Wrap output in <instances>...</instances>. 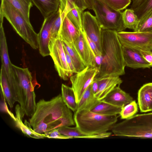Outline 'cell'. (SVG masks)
<instances>
[{
	"instance_id": "836d02e7",
	"label": "cell",
	"mask_w": 152,
	"mask_h": 152,
	"mask_svg": "<svg viewBox=\"0 0 152 152\" xmlns=\"http://www.w3.org/2000/svg\"><path fill=\"white\" fill-rule=\"evenodd\" d=\"M109 7L121 11L126 8L130 4L131 0H99Z\"/></svg>"
},
{
	"instance_id": "e0dca14e",
	"label": "cell",
	"mask_w": 152,
	"mask_h": 152,
	"mask_svg": "<svg viewBox=\"0 0 152 152\" xmlns=\"http://www.w3.org/2000/svg\"><path fill=\"white\" fill-rule=\"evenodd\" d=\"M95 79L98 81L99 88L94 96L99 100H102L115 88L120 86L122 82L118 76H108Z\"/></svg>"
},
{
	"instance_id": "74e56055",
	"label": "cell",
	"mask_w": 152,
	"mask_h": 152,
	"mask_svg": "<svg viewBox=\"0 0 152 152\" xmlns=\"http://www.w3.org/2000/svg\"><path fill=\"white\" fill-rule=\"evenodd\" d=\"M1 102H0V110L2 112H5L8 114L13 120L14 121L15 120V117L13 114L10 111L7 104L6 102V99L3 93L1 91Z\"/></svg>"
},
{
	"instance_id": "603a6c76",
	"label": "cell",
	"mask_w": 152,
	"mask_h": 152,
	"mask_svg": "<svg viewBox=\"0 0 152 152\" xmlns=\"http://www.w3.org/2000/svg\"><path fill=\"white\" fill-rule=\"evenodd\" d=\"M100 101L94 96L91 84L85 91L77 103L76 111L85 110H91Z\"/></svg>"
},
{
	"instance_id": "1f68e13d",
	"label": "cell",
	"mask_w": 152,
	"mask_h": 152,
	"mask_svg": "<svg viewBox=\"0 0 152 152\" xmlns=\"http://www.w3.org/2000/svg\"><path fill=\"white\" fill-rule=\"evenodd\" d=\"M83 12L77 7L70 9L66 15L73 24L80 31H83L82 26V14Z\"/></svg>"
},
{
	"instance_id": "d6986e66",
	"label": "cell",
	"mask_w": 152,
	"mask_h": 152,
	"mask_svg": "<svg viewBox=\"0 0 152 152\" xmlns=\"http://www.w3.org/2000/svg\"><path fill=\"white\" fill-rule=\"evenodd\" d=\"M130 94L121 89L120 86L115 88L102 101L114 106L122 108L133 101Z\"/></svg>"
},
{
	"instance_id": "3957f363",
	"label": "cell",
	"mask_w": 152,
	"mask_h": 152,
	"mask_svg": "<svg viewBox=\"0 0 152 152\" xmlns=\"http://www.w3.org/2000/svg\"><path fill=\"white\" fill-rule=\"evenodd\" d=\"M12 66L17 81L13 94L15 99L25 114L31 117L35 111L37 103L34 91L35 86L31 73L28 68H21L13 64Z\"/></svg>"
},
{
	"instance_id": "83f0119b",
	"label": "cell",
	"mask_w": 152,
	"mask_h": 152,
	"mask_svg": "<svg viewBox=\"0 0 152 152\" xmlns=\"http://www.w3.org/2000/svg\"><path fill=\"white\" fill-rule=\"evenodd\" d=\"M62 42L64 48L71 57L77 73L83 70L86 66L73 46Z\"/></svg>"
},
{
	"instance_id": "b9f144b4",
	"label": "cell",
	"mask_w": 152,
	"mask_h": 152,
	"mask_svg": "<svg viewBox=\"0 0 152 152\" xmlns=\"http://www.w3.org/2000/svg\"><path fill=\"white\" fill-rule=\"evenodd\" d=\"M102 60V54L95 56L94 67L99 70Z\"/></svg>"
},
{
	"instance_id": "ab89813d",
	"label": "cell",
	"mask_w": 152,
	"mask_h": 152,
	"mask_svg": "<svg viewBox=\"0 0 152 152\" xmlns=\"http://www.w3.org/2000/svg\"><path fill=\"white\" fill-rule=\"evenodd\" d=\"M64 48L67 63L69 68L71 75L72 76L74 73L75 74L77 73V72L70 57L64 47Z\"/></svg>"
},
{
	"instance_id": "f1b7e54d",
	"label": "cell",
	"mask_w": 152,
	"mask_h": 152,
	"mask_svg": "<svg viewBox=\"0 0 152 152\" xmlns=\"http://www.w3.org/2000/svg\"><path fill=\"white\" fill-rule=\"evenodd\" d=\"M122 17L126 28L132 29L134 31L137 28L139 20L134 10L131 8L126 9L122 12Z\"/></svg>"
},
{
	"instance_id": "f35d334b",
	"label": "cell",
	"mask_w": 152,
	"mask_h": 152,
	"mask_svg": "<svg viewBox=\"0 0 152 152\" xmlns=\"http://www.w3.org/2000/svg\"><path fill=\"white\" fill-rule=\"evenodd\" d=\"M84 34L86 38L87 41L90 48L94 54V57L96 56L102 55V54L101 52L99 50L95 43L89 38L88 36H87L85 33Z\"/></svg>"
},
{
	"instance_id": "4dcf8cb0",
	"label": "cell",
	"mask_w": 152,
	"mask_h": 152,
	"mask_svg": "<svg viewBox=\"0 0 152 152\" xmlns=\"http://www.w3.org/2000/svg\"><path fill=\"white\" fill-rule=\"evenodd\" d=\"M135 31L152 32V10L139 20Z\"/></svg>"
},
{
	"instance_id": "9c48e42d",
	"label": "cell",
	"mask_w": 152,
	"mask_h": 152,
	"mask_svg": "<svg viewBox=\"0 0 152 152\" xmlns=\"http://www.w3.org/2000/svg\"><path fill=\"white\" fill-rule=\"evenodd\" d=\"M99 72L96 68L87 66L83 70L70 77L72 88L74 91L77 103L95 79Z\"/></svg>"
},
{
	"instance_id": "7bdbcfd3",
	"label": "cell",
	"mask_w": 152,
	"mask_h": 152,
	"mask_svg": "<svg viewBox=\"0 0 152 152\" xmlns=\"http://www.w3.org/2000/svg\"><path fill=\"white\" fill-rule=\"evenodd\" d=\"M132 3L131 5V9L134 10L142 4L145 0H132Z\"/></svg>"
},
{
	"instance_id": "8d00e7d4",
	"label": "cell",
	"mask_w": 152,
	"mask_h": 152,
	"mask_svg": "<svg viewBox=\"0 0 152 152\" xmlns=\"http://www.w3.org/2000/svg\"><path fill=\"white\" fill-rule=\"evenodd\" d=\"M46 137L49 138L59 139H72V137L64 135L61 134L58 131V129H54L44 133Z\"/></svg>"
},
{
	"instance_id": "30bf717a",
	"label": "cell",
	"mask_w": 152,
	"mask_h": 152,
	"mask_svg": "<svg viewBox=\"0 0 152 152\" xmlns=\"http://www.w3.org/2000/svg\"><path fill=\"white\" fill-rule=\"evenodd\" d=\"M49 49L50 56L59 76L64 80H67L72 75L67 63L62 41L58 37L50 42Z\"/></svg>"
},
{
	"instance_id": "8fae6325",
	"label": "cell",
	"mask_w": 152,
	"mask_h": 152,
	"mask_svg": "<svg viewBox=\"0 0 152 152\" xmlns=\"http://www.w3.org/2000/svg\"><path fill=\"white\" fill-rule=\"evenodd\" d=\"M0 50L1 66L4 69L13 95L17 85V81L12 69V64L9 58L3 24H0Z\"/></svg>"
},
{
	"instance_id": "d4e9b609",
	"label": "cell",
	"mask_w": 152,
	"mask_h": 152,
	"mask_svg": "<svg viewBox=\"0 0 152 152\" xmlns=\"http://www.w3.org/2000/svg\"><path fill=\"white\" fill-rule=\"evenodd\" d=\"M18 11L26 21L31 24L30 20V12L33 5L31 0H6Z\"/></svg>"
},
{
	"instance_id": "4fadbf2b",
	"label": "cell",
	"mask_w": 152,
	"mask_h": 152,
	"mask_svg": "<svg viewBox=\"0 0 152 152\" xmlns=\"http://www.w3.org/2000/svg\"><path fill=\"white\" fill-rule=\"evenodd\" d=\"M58 14V12L54 13L44 18L38 34L39 49L43 57L50 55L49 45L51 30L53 24Z\"/></svg>"
},
{
	"instance_id": "484cf974",
	"label": "cell",
	"mask_w": 152,
	"mask_h": 152,
	"mask_svg": "<svg viewBox=\"0 0 152 152\" xmlns=\"http://www.w3.org/2000/svg\"><path fill=\"white\" fill-rule=\"evenodd\" d=\"M122 108L100 100L91 111L101 115H113L120 114Z\"/></svg>"
},
{
	"instance_id": "d6a6232c",
	"label": "cell",
	"mask_w": 152,
	"mask_h": 152,
	"mask_svg": "<svg viewBox=\"0 0 152 152\" xmlns=\"http://www.w3.org/2000/svg\"><path fill=\"white\" fill-rule=\"evenodd\" d=\"M138 111L137 104L135 100L122 108L120 115L121 119H126L134 115Z\"/></svg>"
},
{
	"instance_id": "f546056e",
	"label": "cell",
	"mask_w": 152,
	"mask_h": 152,
	"mask_svg": "<svg viewBox=\"0 0 152 152\" xmlns=\"http://www.w3.org/2000/svg\"><path fill=\"white\" fill-rule=\"evenodd\" d=\"M58 9L66 13L70 9L77 7L83 12L86 9V6L83 0H59Z\"/></svg>"
},
{
	"instance_id": "9a60e30c",
	"label": "cell",
	"mask_w": 152,
	"mask_h": 152,
	"mask_svg": "<svg viewBox=\"0 0 152 152\" xmlns=\"http://www.w3.org/2000/svg\"><path fill=\"white\" fill-rule=\"evenodd\" d=\"M60 11L62 16V22L58 37L67 44L73 45L80 36L81 31L71 22L66 13Z\"/></svg>"
},
{
	"instance_id": "ba28073f",
	"label": "cell",
	"mask_w": 152,
	"mask_h": 152,
	"mask_svg": "<svg viewBox=\"0 0 152 152\" xmlns=\"http://www.w3.org/2000/svg\"><path fill=\"white\" fill-rule=\"evenodd\" d=\"M117 34L121 45L138 50L151 51L152 32L122 31L117 32Z\"/></svg>"
},
{
	"instance_id": "7dc6e473",
	"label": "cell",
	"mask_w": 152,
	"mask_h": 152,
	"mask_svg": "<svg viewBox=\"0 0 152 152\" xmlns=\"http://www.w3.org/2000/svg\"></svg>"
},
{
	"instance_id": "60d3db41",
	"label": "cell",
	"mask_w": 152,
	"mask_h": 152,
	"mask_svg": "<svg viewBox=\"0 0 152 152\" xmlns=\"http://www.w3.org/2000/svg\"><path fill=\"white\" fill-rule=\"evenodd\" d=\"M144 59L152 66V51L150 50H139Z\"/></svg>"
},
{
	"instance_id": "44dd1931",
	"label": "cell",
	"mask_w": 152,
	"mask_h": 152,
	"mask_svg": "<svg viewBox=\"0 0 152 152\" xmlns=\"http://www.w3.org/2000/svg\"><path fill=\"white\" fill-rule=\"evenodd\" d=\"M58 130L61 134L72 137L73 138L102 139L107 138L112 135L111 132H108L97 134H87L80 131L76 126L74 127L63 126L58 128Z\"/></svg>"
},
{
	"instance_id": "8992f818",
	"label": "cell",
	"mask_w": 152,
	"mask_h": 152,
	"mask_svg": "<svg viewBox=\"0 0 152 152\" xmlns=\"http://www.w3.org/2000/svg\"><path fill=\"white\" fill-rule=\"evenodd\" d=\"M0 14L8 21L16 33L33 49L39 48L38 34L23 16L6 0H1Z\"/></svg>"
},
{
	"instance_id": "ffe728a7",
	"label": "cell",
	"mask_w": 152,
	"mask_h": 152,
	"mask_svg": "<svg viewBox=\"0 0 152 152\" xmlns=\"http://www.w3.org/2000/svg\"><path fill=\"white\" fill-rule=\"evenodd\" d=\"M137 99L141 112L152 111V83L145 84L140 88Z\"/></svg>"
},
{
	"instance_id": "5b68a950",
	"label": "cell",
	"mask_w": 152,
	"mask_h": 152,
	"mask_svg": "<svg viewBox=\"0 0 152 152\" xmlns=\"http://www.w3.org/2000/svg\"><path fill=\"white\" fill-rule=\"evenodd\" d=\"M111 130L115 136L152 138V112L135 115L116 123Z\"/></svg>"
},
{
	"instance_id": "6da1fadb",
	"label": "cell",
	"mask_w": 152,
	"mask_h": 152,
	"mask_svg": "<svg viewBox=\"0 0 152 152\" xmlns=\"http://www.w3.org/2000/svg\"><path fill=\"white\" fill-rule=\"evenodd\" d=\"M29 122L33 130L39 134L75 124L71 110L66 105L61 94L49 100H39Z\"/></svg>"
},
{
	"instance_id": "277c9868",
	"label": "cell",
	"mask_w": 152,
	"mask_h": 152,
	"mask_svg": "<svg viewBox=\"0 0 152 152\" xmlns=\"http://www.w3.org/2000/svg\"><path fill=\"white\" fill-rule=\"evenodd\" d=\"M118 117L117 115H102L86 110L75 112L73 116L76 126L89 135L100 134L111 130Z\"/></svg>"
},
{
	"instance_id": "f6af8a7d",
	"label": "cell",
	"mask_w": 152,
	"mask_h": 152,
	"mask_svg": "<svg viewBox=\"0 0 152 152\" xmlns=\"http://www.w3.org/2000/svg\"><path fill=\"white\" fill-rule=\"evenodd\" d=\"M87 8L90 10L93 9L94 0H83Z\"/></svg>"
},
{
	"instance_id": "ee69618b",
	"label": "cell",
	"mask_w": 152,
	"mask_h": 152,
	"mask_svg": "<svg viewBox=\"0 0 152 152\" xmlns=\"http://www.w3.org/2000/svg\"><path fill=\"white\" fill-rule=\"evenodd\" d=\"M91 85L93 92L95 95L97 92L99 88V84L97 80L95 79Z\"/></svg>"
},
{
	"instance_id": "7c38bea8",
	"label": "cell",
	"mask_w": 152,
	"mask_h": 152,
	"mask_svg": "<svg viewBox=\"0 0 152 152\" xmlns=\"http://www.w3.org/2000/svg\"><path fill=\"white\" fill-rule=\"evenodd\" d=\"M82 19L83 31L95 43L101 52L102 29L95 16L86 11L83 13Z\"/></svg>"
},
{
	"instance_id": "bcb514c9",
	"label": "cell",
	"mask_w": 152,
	"mask_h": 152,
	"mask_svg": "<svg viewBox=\"0 0 152 152\" xmlns=\"http://www.w3.org/2000/svg\"><path fill=\"white\" fill-rule=\"evenodd\" d=\"M151 51H152V50H151Z\"/></svg>"
},
{
	"instance_id": "4316f807",
	"label": "cell",
	"mask_w": 152,
	"mask_h": 152,
	"mask_svg": "<svg viewBox=\"0 0 152 152\" xmlns=\"http://www.w3.org/2000/svg\"><path fill=\"white\" fill-rule=\"evenodd\" d=\"M61 96L66 106L72 111H76L77 103L72 88L62 84L61 87Z\"/></svg>"
},
{
	"instance_id": "7a4b0ae2",
	"label": "cell",
	"mask_w": 152,
	"mask_h": 152,
	"mask_svg": "<svg viewBox=\"0 0 152 152\" xmlns=\"http://www.w3.org/2000/svg\"><path fill=\"white\" fill-rule=\"evenodd\" d=\"M101 52L102 62L95 79L125 74L126 65L117 32L102 29Z\"/></svg>"
},
{
	"instance_id": "52a82bcc",
	"label": "cell",
	"mask_w": 152,
	"mask_h": 152,
	"mask_svg": "<svg viewBox=\"0 0 152 152\" xmlns=\"http://www.w3.org/2000/svg\"><path fill=\"white\" fill-rule=\"evenodd\" d=\"M93 10L102 29L118 32L126 29L121 11L109 7L99 0H94Z\"/></svg>"
},
{
	"instance_id": "7402d4cb",
	"label": "cell",
	"mask_w": 152,
	"mask_h": 152,
	"mask_svg": "<svg viewBox=\"0 0 152 152\" xmlns=\"http://www.w3.org/2000/svg\"><path fill=\"white\" fill-rule=\"evenodd\" d=\"M33 4L39 9L45 18L57 12L59 5V0H31Z\"/></svg>"
},
{
	"instance_id": "d590c367",
	"label": "cell",
	"mask_w": 152,
	"mask_h": 152,
	"mask_svg": "<svg viewBox=\"0 0 152 152\" xmlns=\"http://www.w3.org/2000/svg\"><path fill=\"white\" fill-rule=\"evenodd\" d=\"M58 15L52 26L50 42L54 40L58 37L59 33L62 22V16L60 11L58 10Z\"/></svg>"
},
{
	"instance_id": "5bb4252c",
	"label": "cell",
	"mask_w": 152,
	"mask_h": 152,
	"mask_svg": "<svg viewBox=\"0 0 152 152\" xmlns=\"http://www.w3.org/2000/svg\"><path fill=\"white\" fill-rule=\"evenodd\" d=\"M126 66L134 68H150L151 65L143 58L137 49L121 45Z\"/></svg>"
},
{
	"instance_id": "ac0fdd59",
	"label": "cell",
	"mask_w": 152,
	"mask_h": 152,
	"mask_svg": "<svg viewBox=\"0 0 152 152\" xmlns=\"http://www.w3.org/2000/svg\"><path fill=\"white\" fill-rule=\"evenodd\" d=\"M15 120L14 121L15 126L20 129L24 134L29 137L41 139L46 138L44 134H39L35 132L31 125L29 122L25 119L24 122L23 118L25 115L19 104L15 107Z\"/></svg>"
},
{
	"instance_id": "cb8c5ba5",
	"label": "cell",
	"mask_w": 152,
	"mask_h": 152,
	"mask_svg": "<svg viewBox=\"0 0 152 152\" xmlns=\"http://www.w3.org/2000/svg\"><path fill=\"white\" fill-rule=\"evenodd\" d=\"M0 90L3 94L10 109L16 102L6 77L4 69L1 66L0 72Z\"/></svg>"
},
{
	"instance_id": "e575fe53",
	"label": "cell",
	"mask_w": 152,
	"mask_h": 152,
	"mask_svg": "<svg viewBox=\"0 0 152 152\" xmlns=\"http://www.w3.org/2000/svg\"><path fill=\"white\" fill-rule=\"evenodd\" d=\"M152 10V0H145L139 7L134 10L140 20L145 14Z\"/></svg>"
},
{
	"instance_id": "2e32d148",
	"label": "cell",
	"mask_w": 152,
	"mask_h": 152,
	"mask_svg": "<svg viewBox=\"0 0 152 152\" xmlns=\"http://www.w3.org/2000/svg\"><path fill=\"white\" fill-rule=\"evenodd\" d=\"M86 66L94 67V56L90 48L83 31L73 45Z\"/></svg>"
}]
</instances>
